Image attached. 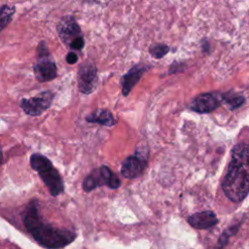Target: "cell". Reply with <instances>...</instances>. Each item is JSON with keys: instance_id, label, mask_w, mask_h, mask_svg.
<instances>
[{"instance_id": "6da1fadb", "label": "cell", "mask_w": 249, "mask_h": 249, "mask_svg": "<svg viewBox=\"0 0 249 249\" xmlns=\"http://www.w3.org/2000/svg\"><path fill=\"white\" fill-rule=\"evenodd\" d=\"M22 222L27 231L45 248H63L72 243L77 235L67 229L55 228L42 220L38 202L31 200L22 213Z\"/></svg>"}, {"instance_id": "7a4b0ae2", "label": "cell", "mask_w": 249, "mask_h": 249, "mask_svg": "<svg viewBox=\"0 0 249 249\" xmlns=\"http://www.w3.org/2000/svg\"><path fill=\"white\" fill-rule=\"evenodd\" d=\"M248 156L246 143H238L231 149V160L222 181V190L232 202H241L248 195Z\"/></svg>"}, {"instance_id": "3957f363", "label": "cell", "mask_w": 249, "mask_h": 249, "mask_svg": "<svg viewBox=\"0 0 249 249\" xmlns=\"http://www.w3.org/2000/svg\"><path fill=\"white\" fill-rule=\"evenodd\" d=\"M30 166L38 173L53 196H57L64 192L62 177L47 157L38 153L32 154Z\"/></svg>"}, {"instance_id": "277c9868", "label": "cell", "mask_w": 249, "mask_h": 249, "mask_svg": "<svg viewBox=\"0 0 249 249\" xmlns=\"http://www.w3.org/2000/svg\"><path fill=\"white\" fill-rule=\"evenodd\" d=\"M57 34L64 45L73 51H81L85 46V40L79 24L72 16L62 17L56 25Z\"/></svg>"}, {"instance_id": "5b68a950", "label": "cell", "mask_w": 249, "mask_h": 249, "mask_svg": "<svg viewBox=\"0 0 249 249\" xmlns=\"http://www.w3.org/2000/svg\"><path fill=\"white\" fill-rule=\"evenodd\" d=\"M33 72L37 81L41 83L52 81L57 76L56 64L53 60L44 41H41L38 44L37 61L33 66Z\"/></svg>"}, {"instance_id": "8992f818", "label": "cell", "mask_w": 249, "mask_h": 249, "mask_svg": "<svg viewBox=\"0 0 249 249\" xmlns=\"http://www.w3.org/2000/svg\"><path fill=\"white\" fill-rule=\"evenodd\" d=\"M107 186L110 189H118L121 186V180L106 165L92 170L83 181V190L89 193L98 187Z\"/></svg>"}, {"instance_id": "52a82bcc", "label": "cell", "mask_w": 249, "mask_h": 249, "mask_svg": "<svg viewBox=\"0 0 249 249\" xmlns=\"http://www.w3.org/2000/svg\"><path fill=\"white\" fill-rule=\"evenodd\" d=\"M54 98V93L51 90H45L30 98L20 100V107L23 112L29 116L37 117L49 109Z\"/></svg>"}, {"instance_id": "ba28073f", "label": "cell", "mask_w": 249, "mask_h": 249, "mask_svg": "<svg viewBox=\"0 0 249 249\" xmlns=\"http://www.w3.org/2000/svg\"><path fill=\"white\" fill-rule=\"evenodd\" d=\"M148 164V152L136 150L134 155L124 159L121 167V173L124 178L134 179L140 176Z\"/></svg>"}, {"instance_id": "9c48e42d", "label": "cell", "mask_w": 249, "mask_h": 249, "mask_svg": "<svg viewBox=\"0 0 249 249\" xmlns=\"http://www.w3.org/2000/svg\"><path fill=\"white\" fill-rule=\"evenodd\" d=\"M78 89L84 94L91 93L97 84V68L92 62H84L78 70Z\"/></svg>"}, {"instance_id": "30bf717a", "label": "cell", "mask_w": 249, "mask_h": 249, "mask_svg": "<svg viewBox=\"0 0 249 249\" xmlns=\"http://www.w3.org/2000/svg\"><path fill=\"white\" fill-rule=\"evenodd\" d=\"M223 103L222 93L204 92L196 95L191 102L190 108L199 114H207L216 110Z\"/></svg>"}, {"instance_id": "8fae6325", "label": "cell", "mask_w": 249, "mask_h": 249, "mask_svg": "<svg viewBox=\"0 0 249 249\" xmlns=\"http://www.w3.org/2000/svg\"><path fill=\"white\" fill-rule=\"evenodd\" d=\"M188 223L196 230H206L219 223L216 214L211 210L196 212L188 218Z\"/></svg>"}, {"instance_id": "7c38bea8", "label": "cell", "mask_w": 249, "mask_h": 249, "mask_svg": "<svg viewBox=\"0 0 249 249\" xmlns=\"http://www.w3.org/2000/svg\"><path fill=\"white\" fill-rule=\"evenodd\" d=\"M147 70V66L141 64H135L129 69V71L124 74L122 78V92L124 96H127L133 87L138 83L143 73Z\"/></svg>"}, {"instance_id": "4fadbf2b", "label": "cell", "mask_w": 249, "mask_h": 249, "mask_svg": "<svg viewBox=\"0 0 249 249\" xmlns=\"http://www.w3.org/2000/svg\"><path fill=\"white\" fill-rule=\"evenodd\" d=\"M86 121L105 126H113L117 124V120L114 118L112 112L108 109L95 110L94 112L86 117Z\"/></svg>"}, {"instance_id": "5bb4252c", "label": "cell", "mask_w": 249, "mask_h": 249, "mask_svg": "<svg viewBox=\"0 0 249 249\" xmlns=\"http://www.w3.org/2000/svg\"><path fill=\"white\" fill-rule=\"evenodd\" d=\"M15 13H16L15 6L7 5V4L0 6V32L10 24V22L14 18Z\"/></svg>"}, {"instance_id": "9a60e30c", "label": "cell", "mask_w": 249, "mask_h": 249, "mask_svg": "<svg viewBox=\"0 0 249 249\" xmlns=\"http://www.w3.org/2000/svg\"><path fill=\"white\" fill-rule=\"evenodd\" d=\"M222 99H223V103H226L231 110H234L242 106L245 102V97L242 94H238L234 92L222 93Z\"/></svg>"}, {"instance_id": "2e32d148", "label": "cell", "mask_w": 249, "mask_h": 249, "mask_svg": "<svg viewBox=\"0 0 249 249\" xmlns=\"http://www.w3.org/2000/svg\"><path fill=\"white\" fill-rule=\"evenodd\" d=\"M168 52H169V47L162 43H156V44L152 45L149 49L150 54L154 58H157V59L163 57Z\"/></svg>"}, {"instance_id": "e0dca14e", "label": "cell", "mask_w": 249, "mask_h": 249, "mask_svg": "<svg viewBox=\"0 0 249 249\" xmlns=\"http://www.w3.org/2000/svg\"><path fill=\"white\" fill-rule=\"evenodd\" d=\"M241 223H242V222H239L238 224L233 225V226L230 227L229 229H227L226 231H223V233L221 234V236H220L219 239H218V244H219L220 247H224V246L228 243L229 238H230L231 236H232L233 234H235V232L239 230Z\"/></svg>"}, {"instance_id": "ac0fdd59", "label": "cell", "mask_w": 249, "mask_h": 249, "mask_svg": "<svg viewBox=\"0 0 249 249\" xmlns=\"http://www.w3.org/2000/svg\"><path fill=\"white\" fill-rule=\"evenodd\" d=\"M78 60V55L74 52H69L66 55V61L69 64H75Z\"/></svg>"}, {"instance_id": "d6986e66", "label": "cell", "mask_w": 249, "mask_h": 249, "mask_svg": "<svg viewBox=\"0 0 249 249\" xmlns=\"http://www.w3.org/2000/svg\"><path fill=\"white\" fill-rule=\"evenodd\" d=\"M182 64H183V63H181V62H177V61H174V62H173V63L170 65L168 73H169V74H174V73L178 72V71H179V69H180V66H181Z\"/></svg>"}, {"instance_id": "ffe728a7", "label": "cell", "mask_w": 249, "mask_h": 249, "mask_svg": "<svg viewBox=\"0 0 249 249\" xmlns=\"http://www.w3.org/2000/svg\"><path fill=\"white\" fill-rule=\"evenodd\" d=\"M2 161H3V152H2V146L0 145V166L2 164Z\"/></svg>"}]
</instances>
